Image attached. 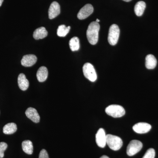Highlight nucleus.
I'll use <instances>...</instances> for the list:
<instances>
[{"mask_svg":"<svg viewBox=\"0 0 158 158\" xmlns=\"http://www.w3.org/2000/svg\"><path fill=\"white\" fill-rule=\"evenodd\" d=\"M48 31L44 27H40L34 31L33 37L36 40L42 39L47 36Z\"/></svg>","mask_w":158,"mask_h":158,"instance_id":"obj_16","label":"nucleus"},{"mask_svg":"<svg viewBox=\"0 0 158 158\" xmlns=\"http://www.w3.org/2000/svg\"><path fill=\"white\" fill-rule=\"evenodd\" d=\"M100 158H110L106 156H103Z\"/></svg>","mask_w":158,"mask_h":158,"instance_id":"obj_25","label":"nucleus"},{"mask_svg":"<svg viewBox=\"0 0 158 158\" xmlns=\"http://www.w3.org/2000/svg\"><path fill=\"white\" fill-rule=\"evenodd\" d=\"M96 142L99 147L103 148L106 144V135L105 130L100 128L96 135Z\"/></svg>","mask_w":158,"mask_h":158,"instance_id":"obj_8","label":"nucleus"},{"mask_svg":"<svg viewBox=\"0 0 158 158\" xmlns=\"http://www.w3.org/2000/svg\"><path fill=\"white\" fill-rule=\"evenodd\" d=\"M155 151L153 148L148 149L142 158H154L155 157Z\"/></svg>","mask_w":158,"mask_h":158,"instance_id":"obj_22","label":"nucleus"},{"mask_svg":"<svg viewBox=\"0 0 158 158\" xmlns=\"http://www.w3.org/2000/svg\"><path fill=\"white\" fill-rule=\"evenodd\" d=\"M48 77V70L45 66H41L37 70V80L40 82L45 81Z\"/></svg>","mask_w":158,"mask_h":158,"instance_id":"obj_14","label":"nucleus"},{"mask_svg":"<svg viewBox=\"0 0 158 158\" xmlns=\"http://www.w3.org/2000/svg\"><path fill=\"white\" fill-rule=\"evenodd\" d=\"M120 30L117 25H111L109 30L108 35V41L111 45H115L118 42L119 38Z\"/></svg>","mask_w":158,"mask_h":158,"instance_id":"obj_4","label":"nucleus"},{"mask_svg":"<svg viewBox=\"0 0 158 158\" xmlns=\"http://www.w3.org/2000/svg\"><path fill=\"white\" fill-rule=\"evenodd\" d=\"M157 60L152 55H148L145 58V66L148 69H154L157 65Z\"/></svg>","mask_w":158,"mask_h":158,"instance_id":"obj_15","label":"nucleus"},{"mask_svg":"<svg viewBox=\"0 0 158 158\" xmlns=\"http://www.w3.org/2000/svg\"><path fill=\"white\" fill-rule=\"evenodd\" d=\"M70 29V26L66 27L65 25L59 26L57 30V35L60 37H64L66 36Z\"/></svg>","mask_w":158,"mask_h":158,"instance_id":"obj_21","label":"nucleus"},{"mask_svg":"<svg viewBox=\"0 0 158 158\" xmlns=\"http://www.w3.org/2000/svg\"><path fill=\"white\" fill-rule=\"evenodd\" d=\"M37 61V57L34 55H27L23 57L21 64L25 67L33 66Z\"/></svg>","mask_w":158,"mask_h":158,"instance_id":"obj_11","label":"nucleus"},{"mask_svg":"<svg viewBox=\"0 0 158 158\" xmlns=\"http://www.w3.org/2000/svg\"><path fill=\"white\" fill-rule=\"evenodd\" d=\"M8 145L4 142H0V158H3L4 156V152L7 149Z\"/></svg>","mask_w":158,"mask_h":158,"instance_id":"obj_23","label":"nucleus"},{"mask_svg":"<svg viewBox=\"0 0 158 158\" xmlns=\"http://www.w3.org/2000/svg\"><path fill=\"white\" fill-rule=\"evenodd\" d=\"M18 83L19 87L21 90H26L28 89L29 86L28 80L26 78V76L23 73H20L18 78Z\"/></svg>","mask_w":158,"mask_h":158,"instance_id":"obj_13","label":"nucleus"},{"mask_svg":"<svg viewBox=\"0 0 158 158\" xmlns=\"http://www.w3.org/2000/svg\"><path fill=\"white\" fill-rule=\"evenodd\" d=\"M106 144L111 149L117 151L120 149L123 145L121 138L112 135H106Z\"/></svg>","mask_w":158,"mask_h":158,"instance_id":"obj_3","label":"nucleus"},{"mask_svg":"<svg viewBox=\"0 0 158 158\" xmlns=\"http://www.w3.org/2000/svg\"><path fill=\"white\" fill-rule=\"evenodd\" d=\"M143 147V144L138 140H132L130 142L127 149V153L129 156H133L139 152Z\"/></svg>","mask_w":158,"mask_h":158,"instance_id":"obj_6","label":"nucleus"},{"mask_svg":"<svg viewBox=\"0 0 158 158\" xmlns=\"http://www.w3.org/2000/svg\"><path fill=\"white\" fill-rule=\"evenodd\" d=\"M84 76L91 82H94L97 78V75L93 65L90 63H86L83 67Z\"/></svg>","mask_w":158,"mask_h":158,"instance_id":"obj_5","label":"nucleus"},{"mask_svg":"<svg viewBox=\"0 0 158 158\" xmlns=\"http://www.w3.org/2000/svg\"><path fill=\"white\" fill-rule=\"evenodd\" d=\"M39 158H49L48 153L45 149H42L39 154Z\"/></svg>","mask_w":158,"mask_h":158,"instance_id":"obj_24","label":"nucleus"},{"mask_svg":"<svg viewBox=\"0 0 158 158\" xmlns=\"http://www.w3.org/2000/svg\"><path fill=\"white\" fill-rule=\"evenodd\" d=\"M22 148L23 151L26 153L28 155H31L33 152V143L30 140H26L23 141L22 144Z\"/></svg>","mask_w":158,"mask_h":158,"instance_id":"obj_19","label":"nucleus"},{"mask_svg":"<svg viewBox=\"0 0 158 158\" xmlns=\"http://www.w3.org/2000/svg\"><path fill=\"white\" fill-rule=\"evenodd\" d=\"M69 47L73 52L78 50L80 48V40L77 37H73L69 40Z\"/></svg>","mask_w":158,"mask_h":158,"instance_id":"obj_20","label":"nucleus"},{"mask_svg":"<svg viewBox=\"0 0 158 158\" xmlns=\"http://www.w3.org/2000/svg\"><path fill=\"white\" fill-rule=\"evenodd\" d=\"M94 8L93 6L88 4L84 6L77 14V17L79 19L83 20L88 18L93 13Z\"/></svg>","mask_w":158,"mask_h":158,"instance_id":"obj_7","label":"nucleus"},{"mask_svg":"<svg viewBox=\"0 0 158 158\" xmlns=\"http://www.w3.org/2000/svg\"><path fill=\"white\" fill-rule=\"evenodd\" d=\"M151 128V125L146 123H138L133 127V130L138 134L147 133Z\"/></svg>","mask_w":158,"mask_h":158,"instance_id":"obj_9","label":"nucleus"},{"mask_svg":"<svg viewBox=\"0 0 158 158\" xmlns=\"http://www.w3.org/2000/svg\"><path fill=\"white\" fill-rule=\"evenodd\" d=\"M105 111L108 115L114 118L121 117L125 114L124 108L117 105H110L106 108Z\"/></svg>","mask_w":158,"mask_h":158,"instance_id":"obj_2","label":"nucleus"},{"mask_svg":"<svg viewBox=\"0 0 158 158\" xmlns=\"http://www.w3.org/2000/svg\"><path fill=\"white\" fill-rule=\"evenodd\" d=\"M100 25L96 21L92 22L88 26L87 31V37L89 42L92 45L97 43Z\"/></svg>","mask_w":158,"mask_h":158,"instance_id":"obj_1","label":"nucleus"},{"mask_svg":"<svg viewBox=\"0 0 158 158\" xmlns=\"http://www.w3.org/2000/svg\"><path fill=\"white\" fill-rule=\"evenodd\" d=\"M3 1L4 0H0V7L2 6V4Z\"/></svg>","mask_w":158,"mask_h":158,"instance_id":"obj_26","label":"nucleus"},{"mask_svg":"<svg viewBox=\"0 0 158 158\" xmlns=\"http://www.w3.org/2000/svg\"><path fill=\"white\" fill-rule=\"evenodd\" d=\"M26 116L35 123H38L40 120V117L37 110L34 108H28L25 113Z\"/></svg>","mask_w":158,"mask_h":158,"instance_id":"obj_12","label":"nucleus"},{"mask_svg":"<svg viewBox=\"0 0 158 158\" xmlns=\"http://www.w3.org/2000/svg\"><path fill=\"white\" fill-rule=\"evenodd\" d=\"M123 1L126 2H129L130 1H131V0H123Z\"/></svg>","mask_w":158,"mask_h":158,"instance_id":"obj_27","label":"nucleus"},{"mask_svg":"<svg viewBox=\"0 0 158 158\" xmlns=\"http://www.w3.org/2000/svg\"><path fill=\"white\" fill-rule=\"evenodd\" d=\"M17 125L14 123H11L6 124L3 129V133L6 135L14 134L17 131Z\"/></svg>","mask_w":158,"mask_h":158,"instance_id":"obj_17","label":"nucleus"},{"mask_svg":"<svg viewBox=\"0 0 158 158\" xmlns=\"http://www.w3.org/2000/svg\"><path fill=\"white\" fill-rule=\"evenodd\" d=\"M146 8V4L143 1H140L136 3L135 6V13L138 16H141L144 13V10Z\"/></svg>","mask_w":158,"mask_h":158,"instance_id":"obj_18","label":"nucleus"},{"mask_svg":"<svg viewBox=\"0 0 158 158\" xmlns=\"http://www.w3.org/2000/svg\"><path fill=\"white\" fill-rule=\"evenodd\" d=\"M60 13V7L59 3L56 2L51 4L48 10V16L50 19H53Z\"/></svg>","mask_w":158,"mask_h":158,"instance_id":"obj_10","label":"nucleus"},{"mask_svg":"<svg viewBox=\"0 0 158 158\" xmlns=\"http://www.w3.org/2000/svg\"><path fill=\"white\" fill-rule=\"evenodd\" d=\"M96 22L98 23V22H99L100 20L98 19H97L96 20Z\"/></svg>","mask_w":158,"mask_h":158,"instance_id":"obj_28","label":"nucleus"}]
</instances>
